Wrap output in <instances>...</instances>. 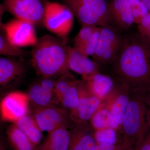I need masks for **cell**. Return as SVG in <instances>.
I'll use <instances>...</instances> for the list:
<instances>
[{
    "mask_svg": "<svg viewBox=\"0 0 150 150\" xmlns=\"http://www.w3.org/2000/svg\"><path fill=\"white\" fill-rule=\"evenodd\" d=\"M109 75L130 93L150 89V44L138 33L123 39Z\"/></svg>",
    "mask_w": 150,
    "mask_h": 150,
    "instance_id": "6da1fadb",
    "label": "cell"
},
{
    "mask_svg": "<svg viewBox=\"0 0 150 150\" xmlns=\"http://www.w3.org/2000/svg\"><path fill=\"white\" fill-rule=\"evenodd\" d=\"M67 43V39L49 34L38 39L31 51V62L38 74L54 77L69 73Z\"/></svg>",
    "mask_w": 150,
    "mask_h": 150,
    "instance_id": "7a4b0ae2",
    "label": "cell"
},
{
    "mask_svg": "<svg viewBox=\"0 0 150 150\" xmlns=\"http://www.w3.org/2000/svg\"><path fill=\"white\" fill-rule=\"evenodd\" d=\"M150 128V113L140 94L130 93V100L118 132L122 148H137Z\"/></svg>",
    "mask_w": 150,
    "mask_h": 150,
    "instance_id": "3957f363",
    "label": "cell"
},
{
    "mask_svg": "<svg viewBox=\"0 0 150 150\" xmlns=\"http://www.w3.org/2000/svg\"><path fill=\"white\" fill-rule=\"evenodd\" d=\"M72 12L82 27L109 26L111 21L106 0H62Z\"/></svg>",
    "mask_w": 150,
    "mask_h": 150,
    "instance_id": "277c9868",
    "label": "cell"
},
{
    "mask_svg": "<svg viewBox=\"0 0 150 150\" xmlns=\"http://www.w3.org/2000/svg\"><path fill=\"white\" fill-rule=\"evenodd\" d=\"M74 16L64 4L46 1L43 24L58 37L67 39L74 24Z\"/></svg>",
    "mask_w": 150,
    "mask_h": 150,
    "instance_id": "5b68a950",
    "label": "cell"
},
{
    "mask_svg": "<svg viewBox=\"0 0 150 150\" xmlns=\"http://www.w3.org/2000/svg\"><path fill=\"white\" fill-rule=\"evenodd\" d=\"M123 40L114 28L109 25L102 26L93 60L99 67H109L116 59Z\"/></svg>",
    "mask_w": 150,
    "mask_h": 150,
    "instance_id": "8992f818",
    "label": "cell"
},
{
    "mask_svg": "<svg viewBox=\"0 0 150 150\" xmlns=\"http://www.w3.org/2000/svg\"><path fill=\"white\" fill-rule=\"evenodd\" d=\"M47 0H3L2 8L23 21L34 26L43 24Z\"/></svg>",
    "mask_w": 150,
    "mask_h": 150,
    "instance_id": "52a82bcc",
    "label": "cell"
},
{
    "mask_svg": "<svg viewBox=\"0 0 150 150\" xmlns=\"http://www.w3.org/2000/svg\"><path fill=\"white\" fill-rule=\"evenodd\" d=\"M32 110L33 116L43 132L48 133L62 126H69L71 121L69 111L56 105L44 107L34 105Z\"/></svg>",
    "mask_w": 150,
    "mask_h": 150,
    "instance_id": "ba28073f",
    "label": "cell"
},
{
    "mask_svg": "<svg viewBox=\"0 0 150 150\" xmlns=\"http://www.w3.org/2000/svg\"><path fill=\"white\" fill-rule=\"evenodd\" d=\"M1 28L9 40L20 48L33 46L37 43L35 26L29 23L15 18L5 24L1 23Z\"/></svg>",
    "mask_w": 150,
    "mask_h": 150,
    "instance_id": "9c48e42d",
    "label": "cell"
},
{
    "mask_svg": "<svg viewBox=\"0 0 150 150\" xmlns=\"http://www.w3.org/2000/svg\"><path fill=\"white\" fill-rule=\"evenodd\" d=\"M79 89V104L74 110L69 112L70 118L74 123H89L100 106L102 100L90 91L85 81H80Z\"/></svg>",
    "mask_w": 150,
    "mask_h": 150,
    "instance_id": "30bf717a",
    "label": "cell"
},
{
    "mask_svg": "<svg viewBox=\"0 0 150 150\" xmlns=\"http://www.w3.org/2000/svg\"><path fill=\"white\" fill-rule=\"evenodd\" d=\"M30 102L27 94L20 91L8 94L1 103L2 120L15 123L28 114Z\"/></svg>",
    "mask_w": 150,
    "mask_h": 150,
    "instance_id": "8fae6325",
    "label": "cell"
},
{
    "mask_svg": "<svg viewBox=\"0 0 150 150\" xmlns=\"http://www.w3.org/2000/svg\"><path fill=\"white\" fill-rule=\"evenodd\" d=\"M130 96L129 90L116 82L113 90L101 103L102 105L110 110L120 128L129 105Z\"/></svg>",
    "mask_w": 150,
    "mask_h": 150,
    "instance_id": "7c38bea8",
    "label": "cell"
},
{
    "mask_svg": "<svg viewBox=\"0 0 150 150\" xmlns=\"http://www.w3.org/2000/svg\"><path fill=\"white\" fill-rule=\"evenodd\" d=\"M67 64L69 69L81 76L86 81L99 73L98 66L88 56L81 54L74 47L67 46Z\"/></svg>",
    "mask_w": 150,
    "mask_h": 150,
    "instance_id": "4fadbf2b",
    "label": "cell"
},
{
    "mask_svg": "<svg viewBox=\"0 0 150 150\" xmlns=\"http://www.w3.org/2000/svg\"><path fill=\"white\" fill-rule=\"evenodd\" d=\"M71 131L69 150H93L97 144L95 130L89 123H74Z\"/></svg>",
    "mask_w": 150,
    "mask_h": 150,
    "instance_id": "5bb4252c",
    "label": "cell"
},
{
    "mask_svg": "<svg viewBox=\"0 0 150 150\" xmlns=\"http://www.w3.org/2000/svg\"><path fill=\"white\" fill-rule=\"evenodd\" d=\"M25 68L20 61L8 57L0 58V85L5 88L19 80L25 73Z\"/></svg>",
    "mask_w": 150,
    "mask_h": 150,
    "instance_id": "9a60e30c",
    "label": "cell"
},
{
    "mask_svg": "<svg viewBox=\"0 0 150 150\" xmlns=\"http://www.w3.org/2000/svg\"><path fill=\"white\" fill-rule=\"evenodd\" d=\"M81 81L74 77L64 81L56 97L64 108L69 112L74 110L79 104V86Z\"/></svg>",
    "mask_w": 150,
    "mask_h": 150,
    "instance_id": "2e32d148",
    "label": "cell"
},
{
    "mask_svg": "<svg viewBox=\"0 0 150 150\" xmlns=\"http://www.w3.org/2000/svg\"><path fill=\"white\" fill-rule=\"evenodd\" d=\"M108 3L111 21L124 29L133 25L134 19L130 0H110Z\"/></svg>",
    "mask_w": 150,
    "mask_h": 150,
    "instance_id": "e0dca14e",
    "label": "cell"
},
{
    "mask_svg": "<svg viewBox=\"0 0 150 150\" xmlns=\"http://www.w3.org/2000/svg\"><path fill=\"white\" fill-rule=\"evenodd\" d=\"M85 81L90 91L102 102L110 94L116 84V82L112 77L100 72Z\"/></svg>",
    "mask_w": 150,
    "mask_h": 150,
    "instance_id": "ac0fdd59",
    "label": "cell"
},
{
    "mask_svg": "<svg viewBox=\"0 0 150 150\" xmlns=\"http://www.w3.org/2000/svg\"><path fill=\"white\" fill-rule=\"evenodd\" d=\"M67 127L62 126L48 133L42 150H69L71 131Z\"/></svg>",
    "mask_w": 150,
    "mask_h": 150,
    "instance_id": "d6986e66",
    "label": "cell"
},
{
    "mask_svg": "<svg viewBox=\"0 0 150 150\" xmlns=\"http://www.w3.org/2000/svg\"><path fill=\"white\" fill-rule=\"evenodd\" d=\"M27 94L30 102L38 107L56 105L59 103L55 93L44 88L39 83L32 85Z\"/></svg>",
    "mask_w": 150,
    "mask_h": 150,
    "instance_id": "ffe728a7",
    "label": "cell"
},
{
    "mask_svg": "<svg viewBox=\"0 0 150 150\" xmlns=\"http://www.w3.org/2000/svg\"><path fill=\"white\" fill-rule=\"evenodd\" d=\"M89 123L94 130L112 128L118 132L121 129L110 110L101 104Z\"/></svg>",
    "mask_w": 150,
    "mask_h": 150,
    "instance_id": "44dd1931",
    "label": "cell"
},
{
    "mask_svg": "<svg viewBox=\"0 0 150 150\" xmlns=\"http://www.w3.org/2000/svg\"><path fill=\"white\" fill-rule=\"evenodd\" d=\"M14 123L26 134L35 146L41 142L43 132L32 115L27 114Z\"/></svg>",
    "mask_w": 150,
    "mask_h": 150,
    "instance_id": "7402d4cb",
    "label": "cell"
},
{
    "mask_svg": "<svg viewBox=\"0 0 150 150\" xmlns=\"http://www.w3.org/2000/svg\"><path fill=\"white\" fill-rule=\"evenodd\" d=\"M6 134L9 142L15 150H34L35 145L15 123L8 127Z\"/></svg>",
    "mask_w": 150,
    "mask_h": 150,
    "instance_id": "603a6c76",
    "label": "cell"
},
{
    "mask_svg": "<svg viewBox=\"0 0 150 150\" xmlns=\"http://www.w3.org/2000/svg\"><path fill=\"white\" fill-rule=\"evenodd\" d=\"M0 54L10 57H23L25 51L12 43L5 32L1 29L0 34Z\"/></svg>",
    "mask_w": 150,
    "mask_h": 150,
    "instance_id": "cb8c5ba5",
    "label": "cell"
},
{
    "mask_svg": "<svg viewBox=\"0 0 150 150\" xmlns=\"http://www.w3.org/2000/svg\"><path fill=\"white\" fill-rule=\"evenodd\" d=\"M94 137L97 144L116 145L118 144V131L112 128L95 130Z\"/></svg>",
    "mask_w": 150,
    "mask_h": 150,
    "instance_id": "d4e9b609",
    "label": "cell"
},
{
    "mask_svg": "<svg viewBox=\"0 0 150 150\" xmlns=\"http://www.w3.org/2000/svg\"><path fill=\"white\" fill-rule=\"evenodd\" d=\"M100 28L101 27H98L89 39L80 46L75 48L85 56H92L95 52L98 43Z\"/></svg>",
    "mask_w": 150,
    "mask_h": 150,
    "instance_id": "484cf974",
    "label": "cell"
},
{
    "mask_svg": "<svg viewBox=\"0 0 150 150\" xmlns=\"http://www.w3.org/2000/svg\"><path fill=\"white\" fill-rule=\"evenodd\" d=\"M130 2L134 23L138 25L149 11L140 0H130Z\"/></svg>",
    "mask_w": 150,
    "mask_h": 150,
    "instance_id": "4316f807",
    "label": "cell"
},
{
    "mask_svg": "<svg viewBox=\"0 0 150 150\" xmlns=\"http://www.w3.org/2000/svg\"><path fill=\"white\" fill-rule=\"evenodd\" d=\"M99 26H84L82 27L74 39V47L77 48L90 38Z\"/></svg>",
    "mask_w": 150,
    "mask_h": 150,
    "instance_id": "83f0119b",
    "label": "cell"
},
{
    "mask_svg": "<svg viewBox=\"0 0 150 150\" xmlns=\"http://www.w3.org/2000/svg\"><path fill=\"white\" fill-rule=\"evenodd\" d=\"M138 31L140 35L150 44V12L142 19L138 25Z\"/></svg>",
    "mask_w": 150,
    "mask_h": 150,
    "instance_id": "f1b7e54d",
    "label": "cell"
},
{
    "mask_svg": "<svg viewBox=\"0 0 150 150\" xmlns=\"http://www.w3.org/2000/svg\"><path fill=\"white\" fill-rule=\"evenodd\" d=\"M56 81L53 77H42L38 83L44 88L55 93Z\"/></svg>",
    "mask_w": 150,
    "mask_h": 150,
    "instance_id": "f546056e",
    "label": "cell"
},
{
    "mask_svg": "<svg viewBox=\"0 0 150 150\" xmlns=\"http://www.w3.org/2000/svg\"><path fill=\"white\" fill-rule=\"evenodd\" d=\"M137 150H150V128L141 140Z\"/></svg>",
    "mask_w": 150,
    "mask_h": 150,
    "instance_id": "4dcf8cb0",
    "label": "cell"
},
{
    "mask_svg": "<svg viewBox=\"0 0 150 150\" xmlns=\"http://www.w3.org/2000/svg\"><path fill=\"white\" fill-rule=\"evenodd\" d=\"M147 106L150 113V89L140 94Z\"/></svg>",
    "mask_w": 150,
    "mask_h": 150,
    "instance_id": "1f68e13d",
    "label": "cell"
},
{
    "mask_svg": "<svg viewBox=\"0 0 150 150\" xmlns=\"http://www.w3.org/2000/svg\"><path fill=\"white\" fill-rule=\"evenodd\" d=\"M117 145L97 144L93 150H114Z\"/></svg>",
    "mask_w": 150,
    "mask_h": 150,
    "instance_id": "d6a6232c",
    "label": "cell"
},
{
    "mask_svg": "<svg viewBox=\"0 0 150 150\" xmlns=\"http://www.w3.org/2000/svg\"><path fill=\"white\" fill-rule=\"evenodd\" d=\"M142 3L144 4L148 10L150 12V0H140Z\"/></svg>",
    "mask_w": 150,
    "mask_h": 150,
    "instance_id": "836d02e7",
    "label": "cell"
},
{
    "mask_svg": "<svg viewBox=\"0 0 150 150\" xmlns=\"http://www.w3.org/2000/svg\"><path fill=\"white\" fill-rule=\"evenodd\" d=\"M119 145V148H118V150H137V148H122L121 147V146H120V145L118 144Z\"/></svg>",
    "mask_w": 150,
    "mask_h": 150,
    "instance_id": "e575fe53",
    "label": "cell"
}]
</instances>
